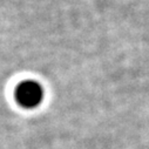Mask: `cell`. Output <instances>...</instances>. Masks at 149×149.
I'll use <instances>...</instances> for the list:
<instances>
[{
  "label": "cell",
  "instance_id": "cell-1",
  "mask_svg": "<svg viewBox=\"0 0 149 149\" xmlns=\"http://www.w3.org/2000/svg\"><path fill=\"white\" fill-rule=\"evenodd\" d=\"M44 99L42 87L35 81H24L15 89V100L24 108H34Z\"/></svg>",
  "mask_w": 149,
  "mask_h": 149
}]
</instances>
